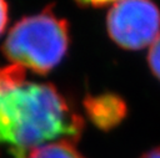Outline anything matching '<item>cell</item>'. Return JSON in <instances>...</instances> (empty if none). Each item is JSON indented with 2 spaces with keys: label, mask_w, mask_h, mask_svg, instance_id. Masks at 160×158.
<instances>
[{
  "label": "cell",
  "mask_w": 160,
  "mask_h": 158,
  "mask_svg": "<svg viewBox=\"0 0 160 158\" xmlns=\"http://www.w3.org/2000/svg\"><path fill=\"white\" fill-rule=\"evenodd\" d=\"M81 129V117L54 86L28 81L19 65L0 70V144L14 158L51 141H76Z\"/></svg>",
  "instance_id": "6da1fadb"
},
{
  "label": "cell",
  "mask_w": 160,
  "mask_h": 158,
  "mask_svg": "<svg viewBox=\"0 0 160 158\" xmlns=\"http://www.w3.org/2000/svg\"><path fill=\"white\" fill-rule=\"evenodd\" d=\"M68 45L66 21L45 10L15 24L4 41L2 51L14 65L46 73L62 60Z\"/></svg>",
  "instance_id": "7a4b0ae2"
},
{
  "label": "cell",
  "mask_w": 160,
  "mask_h": 158,
  "mask_svg": "<svg viewBox=\"0 0 160 158\" xmlns=\"http://www.w3.org/2000/svg\"><path fill=\"white\" fill-rule=\"evenodd\" d=\"M110 37L121 47L140 50L160 34V10L150 0H119L106 17Z\"/></svg>",
  "instance_id": "3957f363"
},
{
  "label": "cell",
  "mask_w": 160,
  "mask_h": 158,
  "mask_svg": "<svg viewBox=\"0 0 160 158\" xmlns=\"http://www.w3.org/2000/svg\"><path fill=\"white\" fill-rule=\"evenodd\" d=\"M90 121L101 129H110L116 126L126 113L124 101L111 93L88 97L84 102Z\"/></svg>",
  "instance_id": "277c9868"
},
{
  "label": "cell",
  "mask_w": 160,
  "mask_h": 158,
  "mask_svg": "<svg viewBox=\"0 0 160 158\" xmlns=\"http://www.w3.org/2000/svg\"><path fill=\"white\" fill-rule=\"evenodd\" d=\"M26 158H84L76 149L74 139H60L32 149Z\"/></svg>",
  "instance_id": "5b68a950"
},
{
  "label": "cell",
  "mask_w": 160,
  "mask_h": 158,
  "mask_svg": "<svg viewBox=\"0 0 160 158\" xmlns=\"http://www.w3.org/2000/svg\"><path fill=\"white\" fill-rule=\"evenodd\" d=\"M148 61H149L151 71L160 80V34L156 37V40L150 45Z\"/></svg>",
  "instance_id": "8992f818"
},
{
  "label": "cell",
  "mask_w": 160,
  "mask_h": 158,
  "mask_svg": "<svg viewBox=\"0 0 160 158\" xmlns=\"http://www.w3.org/2000/svg\"><path fill=\"white\" fill-rule=\"evenodd\" d=\"M8 22V5L5 0H0V34Z\"/></svg>",
  "instance_id": "52a82bcc"
},
{
  "label": "cell",
  "mask_w": 160,
  "mask_h": 158,
  "mask_svg": "<svg viewBox=\"0 0 160 158\" xmlns=\"http://www.w3.org/2000/svg\"><path fill=\"white\" fill-rule=\"evenodd\" d=\"M81 4H86V5H92V6H101V5H106V4H114L119 0H78Z\"/></svg>",
  "instance_id": "ba28073f"
},
{
  "label": "cell",
  "mask_w": 160,
  "mask_h": 158,
  "mask_svg": "<svg viewBox=\"0 0 160 158\" xmlns=\"http://www.w3.org/2000/svg\"><path fill=\"white\" fill-rule=\"evenodd\" d=\"M141 158H160V148H156V149H152V151L145 153Z\"/></svg>",
  "instance_id": "9c48e42d"
}]
</instances>
